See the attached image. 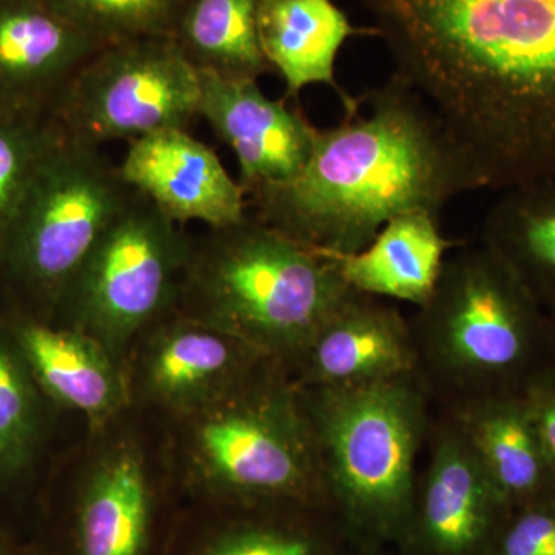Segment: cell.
Wrapping results in <instances>:
<instances>
[{
	"label": "cell",
	"instance_id": "1",
	"mask_svg": "<svg viewBox=\"0 0 555 555\" xmlns=\"http://www.w3.org/2000/svg\"><path fill=\"white\" fill-rule=\"evenodd\" d=\"M474 188L555 178V0H361Z\"/></svg>",
	"mask_w": 555,
	"mask_h": 555
},
{
	"label": "cell",
	"instance_id": "2",
	"mask_svg": "<svg viewBox=\"0 0 555 555\" xmlns=\"http://www.w3.org/2000/svg\"><path fill=\"white\" fill-rule=\"evenodd\" d=\"M334 129L317 130L308 164L286 184L247 196V214L328 254H356L390 219L440 217L473 179L429 105L398 76L367 91Z\"/></svg>",
	"mask_w": 555,
	"mask_h": 555
},
{
	"label": "cell",
	"instance_id": "3",
	"mask_svg": "<svg viewBox=\"0 0 555 555\" xmlns=\"http://www.w3.org/2000/svg\"><path fill=\"white\" fill-rule=\"evenodd\" d=\"M349 292L327 254L247 214L192 241L177 310L294 372Z\"/></svg>",
	"mask_w": 555,
	"mask_h": 555
},
{
	"label": "cell",
	"instance_id": "4",
	"mask_svg": "<svg viewBox=\"0 0 555 555\" xmlns=\"http://www.w3.org/2000/svg\"><path fill=\"white\" fill-rule=\"evenodd\" d=\"M299 390L328 513L353 546L397 551L411 525L416 460L429 433L422 377Z\"/></svg>",
	"mask_w": 555,
	"mask_h": 555
},
{
	"label": "cell",
	"instance_id": "5",
	"mask_svg": "<svg viewBox=\"0 0 555 555\" xmlns=\"http://www.w3.org/2000/svg\"><path fill=\"white\" fill-rule=\"evenodd\" d=\"M416 310L420 377L443 390L449 403L524 392L555 358L546 309L481 243L447 259L433 295Z\"/></svg>",
	"mask_w": 555,
	"mask_h": 555
},
{
	"label": "cell",
	"instance_id": "6",
	"mask_svg": "<svg viewBox=\"0 0 555 555\" xmlns=\"http://www.w3.org/2000/svg\"><path fill=\"white\" fill-rule=\"evenodd\" d=\"M184 420L189 476L211 502L328 511L308 411L284 369H264Z\"/></svg>",
	"mask_w": 555,
	"mask_h": 555
},
{
	"label": "cell",
	"instance_id": "7",
	"mask_svg": "<svg viewBox=\"0 0 555 555\" xmlns=\"http://www.w3.org/2000/svg\"><path fill=\"white\" fill-rule=\"evenodd\" d=\"M137 190L101 147L62 137L39 164L0 243V276L53 317L83 262Z\"/></svg>",
	"mask_w": 555,
	"mask_h": 555
},
{
	"label": "cell",
	"instance_id": "8",
	"mask_svg": "<svg viewBox=\"0 0 555 555\" xmlns=\"http://www.w3.org/2000/svg\"><path fill=\"white\" fill-rule=\"evenodd\" d=\"M192 250L181 224L137 192L105 230L54 315L116 358L177 309Z\"/></svg>",
	"mask_w": 555,
	"mask_h": 555
},
{
	"label": "cell",
	"instance_id": "9",
	"mask_svg": "<svg viewBox=\"0 0 555 555\" xmlns=\"http://www.w3.org/2000/svg\"><path fill=\"white\" fill-rule=\"evenodd\" d=\"M199 94V73L173 39L124 40L80 68L54 119L65 137L102 147L159 130H188L198 116Z\"/></svg>",
	"mask_w": 555,
	"mask_h": 555
},
{
	"label": "cell",
	"instance_id": "10",
	"mask_svg": "<svg viewBox=\"0 0 555 555\" xmlns=\"http://www.w3.org/2000/svg\"><path fill=\"white\" fill-rule=\"evenodd\" d=\"M513 507L447 415L434 429L427 466L398 555H488Z\"/></svg>",
	"mask_w": 555,
	"mask_h": 555
},
{
	"label": "cell",
	"instance_id": "11",
	"mask_svg": "<svg viewBox=\"0 0 555 555\" xmlns=\"http://www.w3.org/2000/svg\"><path fill=\"white\" fill-rule=\"evenodd\" d=\"M201 76L198 116L207 120L240 164L247 196L286 184L308 164L317 127L283 100H270L258 80Z\"/></svg>",
	"mask_w": 555,
	"mask_h": 555
},
{
	"label": "cell",
	"instance_id": "12",
	"mask_svg": "<svg viewBox=\"0 0 555 555\" xmlns=\"http://www.w3.org/2000/svg\"><path fill=\"white\" fill-rule=\"evenodd\" d=\"M149 331L139 371L142 387L153 401L182 418L276 366L228 332L178 310Z\"/></svg>",
	"mask_w": 555,
	"mask_h": 555
},
{
	"label": "cell",
	"instance_id": "13",
	"mask_svg": "<svg viewBox=\"0 0 555 555\" xmlns=\"http://www.w3.org/2000/svg\"><path fill=\"white\" fill-rule=\"evenodd\" d=\"M294 374L299 387H360L420 374L411 321L386 299L349 294L320 327Z\"/></svg>",
	"mask_w": 555,
	"mask_h": 555
},
{
	"label": "cell",
	"instance_id": "14",
	"mask_svg": "<svg viewBox=\"0 0 555 555\" xmlns=\"http://www.w3.org/2000/svg\"><path fill=\"white\" fill-rule=\"evenodd\" d=\"M104 47L46 0H0V107L54 116L80 68Z\"/></svg>",
	"mask_w": 555,
	"mask_h": 555
},
{
	"label": "cell",
	"instance_id": "15",
	"mask_svg": "<svg viewBox=\"0 0 555 555\" xmlns=\"http://www.w3.org/2000/svg\"><path fill=\"white\" fill-rule=\"evenodd\" d=\"M124 179L177 224L199 221L224 229L247 217L246 192L215 150L188 130L167 129L129 142Z\"/></svg>",
	"mask_w": 555,
	"mask_h": 555
},
{
	"label": "cell",
	"instance_id": "16",
	"mask_svg": "<svg viewBox=\"0 0 555 555\" xmlns=\"http://www.w3.org/2000/svg\"><path fill=\"white\" fill-rule=\"evenodd\" d=\"M9 332L40 392L80 412L94 427L107 425L129 404L122 363L96 338L27 313Z\"/></svg>",
	"mask_w": 555,
	"mask_h": 555
},
{
	"label": "cell",
	"instance_id": "17",
	"mask_svg": "<svg viewBox=\"0 0 555 555\" xmlns=\"http://www.w3.org/2000/svg\"><path fill=\"white\" fill-rule=\"evenodd\" d=\"M158 505L141 452L116 444L80 483L69 520V555H152Z\"/></svg>",
	"mask_w": 555,
	"mask_h": 555
},
{
	"label": "cell",
	"instance_id": "18",
	"mask_svg": "<svg viewBox=\"0 0 555 555\" xmlns=\"http://www.w3.org/2000/svg\"><path fill=\"white\" fill-rule=\"evenodd\" d=\"M448 416L513 509L555 495V474L524 392L451 401Z\"/></svg>",
	"mask_w": 555,
	"mask_h": 555
},
{
	"label": "cell",
	"instance_id": "19",
	"mask_svg": "<svg viewBox=\"0 0 555 555\" xmlns=\"http://www.w3.org/2000/svg\"><path fill=\"white\" fill-rule=\"evenodd\" d=\"M378 38L377 28L356 27L334 0H261L258 38L266 61L286 82L287 100H297L306 87L324 83L338 94L345 115L360 108L339 87L335 64L350 38Z\"/></svg>",
	"mask_w": 555,
	"mask_h": 555
},
{
	"label": "cell",
	"instance_id": "20",
	"mask_svg": "<svg viewBox=\"0 0 555 555\" xmlns=\"http://www.w3.org/2000/svg\"><path fill=\"white\" fill-rule=\"evenodd\" d=\"M440 217L416 210L390 219L369 246L356 254H328L352 291L422 308L433 295L448 251Z\"/></svg>",
	"mask_w": 555,
	"mask_h": 555
},
{
	"label": "cell",
	"instance_id": "21",
	"mask_svg": "<svg viewBox=\"0 0 555 555\" xmlns=\"http://www.w3.org/2000/svg\"><path fill=\"white\" fill-rule=\"evenodd\" d=\"M481 244L509 266L543 308L555 305V178L503 190L486 215Z\"/></svg>",
	"mask_w": 555,
	"mask_h": 555
},
{
	"label": "cell",
	"instance_id": "22",
	"mask_svg": "<svg viewBox=\"0 0 555 555\" xmlns=\"http://www.w3.org/2000/svg\"><path fill=\"white\" fill-rule=\"evenodd\" d=\"M261 0H184L173 39L192 67L230 80H258L273 72L258 38Z\"/></svg>",
	"mask_w": 555,
	"mask_h": 555
},
{
	"label": "cell",
	"instance_id": "23",
	"mask_svg": "<svg viewBox=\"0 0 555 555\" xmlns=\"http://www.w3.org/2000/svg\"><path fill=\"white\" fill-rule=\"evenodd\" d=\"M181 555H347L356 546L326 509L270 507L235 509Z\"/></svg>",
	"mask_w": 555,
	"mask_h": 555
},
{
	"label": "cell",
	"instance_id": "24",
	"mask_svg": "<svg viewBox=\"0 0 555 555\" xmlns=\"http://www.w3.org/2000/svg\"><path fill=\"white\" fill-rule=\"evenodd\" d=\"M40 389L16 343L0 332V478L21 476L42 433Z\"/></svg>",
	"mask_w": 555,
	"mask_h": 555
},
{
	"label": "cell",
	"instance_id": "25",
	"mask_svg": "<svg viewBox=\"0 0 555 555\" xmlns=\"http://www.w3.org/2000/svg\"><path fill=\"white\" fill-rule=\"evenodd\" d=\"M62 137L54 116L0 107V243L39 164Z\"/></svg>",
	"mask_w": 555,
	"mask_h": 555
},
{
	"label": "cell",
	"instance_id": "26",
	"mask_svg": "<svg viewBox=\"0 0 555 555\" xmlns=\"http://www.w3.org/2000/svg\"><path fill=\"white\" fill-rule=\"evenodd\" d=\"M102 42L138 38H173L184 0H46Z\"/></svg>",
	"mask_w": 555,
	"mask_h": 555
},
{
	"label": "cell",
	"instance_id": "27",
	"mask_svg": "<svg viewBox=\"0 0 555 555\" xmlns=\"http://www.w3.org/2000/svg\"><path fill=\"white\" fill-rule=\"evenodd\" d=\"M488 555H555V495L513 509Z\"/></svg>",
	"mask_w": 555,
	"mask_h": 555
},
{
	"label": "cell",
	"instance_id": "28",
	"mask_svg": "<svg viewBox=\"0 0 555 555\" xmlns=\"http://www.w3.org/2000/svg\"><path fill=\"white\" fill-rule=\"evenodd\" d=\"M524 393L555 474V358L529 379Z\"/></svg>",
	"mask_w": 555,
	"mask_h": 555
},
{
	"label": "cell",
	"instance_id": "29",
	"mask_svg": "<svg viewBox=\"0 0 555 555\" xmlns=\"http://www.w3.org/2000/svg\"><path fill=\"white\" fill-rule=\"evenodd\" d=\"M349 555H398L397 553H390L387 547H356L350 551Z\"/></svg>",
	"mask_w": 555,
	"mask_h": 555
},
{
	"label": "cell",
	"instance_id": "30",
	"mask_svg": "<svg viewBox=\"0 0 555 555\" xmlns=\"http://www.w3.org/2000/svg\"><path fill=\"white\" fill-rule=\"evenodd\" d=\"M547 320H550L551 335H553V343L555 349V305L546 308Z\"/></svg>",
	"mask_w": 555,
	"mask_h": 555
},
{
	"label": "cell",
	"instance_id": "31",
	"mask_svg": "<svg viewBox=\"0 0 555 555\" xmlns=\"http://www.w3.org/2000/svg\"><path fill=\"white\" fill-rule=\"evenodd\" d=\"M0 555H30V554L24 553V551L16 550V547L2 545V543H0Z\"/></svg>",
	"mask_w": 555,
	"mask_h": 555
},
{
	"label": "cell",
	"instance_id": "32",
	"mask_svg": "<svg viewBox=\"0 0 555 555\" xmlns=\"http://www.w3.org/2000/svg\"><path fill=\"white\" fill-rule=\"evenodd\" d=\"M347 555H349V554H347Z\"/></svg>",
	"mask_w": 555,
	"mask_h": 555
}]
</instances>
